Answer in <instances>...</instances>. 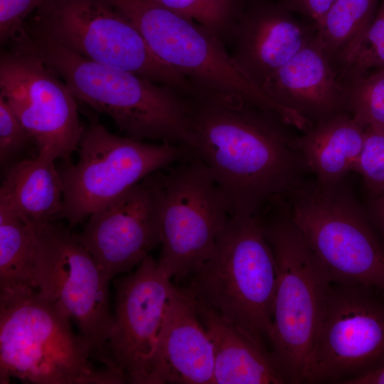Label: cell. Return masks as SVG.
<instances>
[{"mask_svg": "<svg viewBox=\"0 0 384 384\" xmlns=\"http://www.w3.org/2000/svg\"><path fill=\"white\" fill-rule=\"evenodd\" d=\"M191 100L190 154L209 169L233 214L260 215L301 183L304 164L277 114L237 95Z\"/></svg>", "mask_w": 384, "mask_h": 384, "instance_id": "1", "label": "cell"}, {"mask_svg": "<svg viewBox=\"0 0 384 384\" xmlns=\"http://www.w3.org/2000/svg\"><path fill=\"white\" fill-rule=\"evenodd\" d=\"M12 44L38 57L78 101L110 117L126 137L191 145L193 102L174 89L75 53L28 23Z\"/></svg>", "mask_w": 384, "mask_h": 384, "instance_id": "2", "label": "cell"}, {"mask_svg": "<svg viewBox=\"0 0 384 384\" xmlns=\"http://www.w3.org/2000/svg\"><path fill=\"white\" fill-rule=\"evenodd\" d=\"M71 319L38 290L0 287V383L122 384V375L90 361Z\"/></svg>", "mask_w": 384, "mask_h": 384, "instance_id": "3", "label": "cell"}, {"mask_svg": "<svg viewBox=\"0 0 384 384\" xmlns=\"http://www.w3.org/2000/svg\"><path fill=\"white\" fill-rule=\"evenodd\" d=\"M186 279L182 288L195 302L266 346L277 267L259 215H231L210 251Z\"/></svg>", "mask_w": 384, "mask_h": 384, "instance_id": "4", "label": "cell"}, {"mask_svg": "<svg viewBox=\"0 0 384 384\" xmlns=\"http://www.w3.org/2000/svg\"><path fill=\"white\" fill-rule=\"evenodd\" d=\"M260 217L277 267L270 353L287 383H304L332 279L287 212Z\"/></svg>", "mask_w": 384, "mask_h": 384, "instance_id": "5", "label": "cell"}, {"mask_svg": "<svg viewBox=\"0 0 384 384\" xmlns=\"http://www.w3.org/2000/svg\"><path fill=\"white\" fill-rule=\"evenodd\" d=\"M141 33L152 52L183 75L195 95H237L278 115L286 109L270 99L238 67L214 33L155 0H108Z\"/></svg>", "mask_w": 384, "mask_h": 384, "instance_id": "6", "label": "cell"}, {"mask_svg": "<svg viewBox=\"0 0 384 384\" xmlns=\"http://www.w3.org/2000/svg\"><path fill=\"white\" fill-rule=\"evenodd\" d=\"M288 198L289 216L333 282L384 292V245L368 215L341 183L301 182Z\"/></svg>", "mask_w": 384, "mask_h": 384, "instance_id": "7", "label": "cell"}, {"mask_svg": "<svg viewBox=\"0 0 384 384\" xmlns=\"http://www.w3.org/2000/svg\"><path fill=\"white\" fill-rule=\"evenodd\" d=\"M33 14L26 21L70 51L193 95L190 82L159 59L108 0H46Z\"/></svg>", "mask_w": 384, "mask_h": 384, "instance_id": "8", "label": "cell"}, {"mask_svg": "<svg viewBox=\"0 0 384 384\" xmlns=\"http://www.w3.org/2000/svg\"><path fill=\"white\" fill-rule=\"evenodd\" d=\"M76 164H64L63 208L58 218L80 223L151 174L190 155L175 144H151L110 133L94 114L84 128Z\"/></svg>", "mask_w": 384, "mask_h": 384, "instance_id": "9", "label": "cell"}, {"mask_svg": "<svg viewBox=\"0 0 384 384\" xmlns=\"http://www.w3.org/2000/svg\"><path fill=\"white\" fill-rule=\"evenodd\" d=\"M36 289L78 327L92 358L125 378L112 359L109 341L114 325L109 282L89 252L70 230L50 223L35 227Z\"/></svg>", "mask_w": 384, "mask_h": 384, "instance_id": "10", "label": "cell"}, {"mask_svg": "<svg viewBox=\"0 0 384 384\" xmlns=\"http://www.w3.org/2000/svg\"><path fill=\"white\" fill-rule=\"evenodd\" d=\"M161 188L158 267L180 282L203 260L233 215L210 171L191 154L159 171Z\"/></svg>", "mask_w": 384, "mask_h": 384, "instance_id": "11", "label": "cell"}, {"mask_svg": "<svg viewBox=\"0 0 384 384\" xmlns=\"http://www.w3.org/2000/svg\"><path fill=\"white\" fill-rule=\"evenodd\" d=\"M384 366V292L331 282L304 383L348 384Z\"/></svg>", "mask_w": 384, "mask_h": 384, "instance_id": "12", "label": "cell"}, {"mask_svg": "<svg viewBox=\"0 0 384 384\" xmlns=\"http://www.w3.org/2000/svg\"><path fill=\"white\" fill-rule=\"evenodd\" d=\"M0 96L38 151L71 164L84 128L77 100L65 83L33 54L9 44L0 55Z\"/></svg>", "mask_w": 384, "mask_h": 384, "instance_id": "13", "label": "cell"}, {"mask_svg": "<svg viewBox=\"0 0 384 384\" xmlns=\"http://www.w3.org/2000/svg\"><path fill=\"white\" fill-rule=\"evenodd\" d=\"M159 171L90 215L82 233L74 235L108 282L139 265L161 243Z\"/></svg>", "mask_w": 384, "mask_h": 384, "instance_id": "14", "label": "cell"}, {"mask_svg": "<svg viewBox=\"0 0 384 384\" xmlns=\"http://www.w3.org/2000/svg\"><path fill=\"white\" fill-rule=\"evenodd\" d=\"M112 359L128 383L146 384L166 312L176 290L150 255L137 270L114 282Z\"/></svg>", "mask_w": 384, "mask_h": 384, "instance_id": "15", "label": "cell"}, {"mask_svg": "<svg viewBox=\"0 0 384 384\" xmlns=\"http://www.w3.org/2000/svg\"><path fill=\"white\" fill-rule=\"evenodd\" d=\"M316 32L314 23L300 21L278 0H255L243 3L228 41L235 62L261 88Z\"/></svg>", "mask_w": 384, "mask_h": 384, "instance_id": "16", "label": "cell"}, {"mask_svg": "<svg viewBox=\"0 0 384 384\" xmlns=\"http://www.w3.org/2000/svg\"><path fill=\"white\" fill-rule=\"evenodd\" d=\"M214 351L194 302L176 287L146 384H213Z\"/></svg>", "mask_w": 384, "mask_h": 384, "instance_id": "17", "label": "cell"}, {"mask_svg": "<svg viewBox=\"0 0 384 384\" xmlns=\"http://www.w3.org/2000/svg\"><path fill=\"white\" fill-rule=\"evenodd\" d=\"M261 88L274 102L313 125L347 112L344 82L315 36L267 78Z\"/></svg>", "mask_w": 384, "mask_h": 384, "instance_id": "18", "label": "cell"}, {"mask_svg": "<svg viewBox=\"0 0 384 384\" xmlns=\"http://www.w3.org/2000/svg\"><path fill=\"white\" fill-rule=\"evenodd\" d=\"M193 302L213 346V384L287 383L266 346L215 311Z\"/></svg>", "mask_w": 384, "mask_h": 384, "instance_id": "19", "label": "cell"}, {"mask_svg": "<svg viewBox=\"0 0 384 384\" xmlns=\"http://www.w3.org/2000/svg\"><path fill=\"white\" fill-rule=\"evenodd\" d=\"M56 157L41 151L6 171L0 187V204L33 227L53 223L63 208V188Z\"/></svg>", "mask_w": 384, "mask_h": 384, "instance_id": "20", "label": "cell"}, {"mask_svg": "<svg viewBox=\"0 0 384 384\" xmlns=\"http://www.w3.org/2000/svg\"><path fill=\"white\" fill-rule=\"evenodd\" d=\"M366 127L349 112H342L314 124L295 139L296 147L306 167L326 186L341 183L354 171L361 154Z\"/></svg>", "mask_w": 384, "mask_h": 384, "instance_id": "21", "label": "cell"}, {"mask_svg": "<svg viewBox=\"0 0 384 384\" xmlns=\"http://www.w3.org/2000/svg\"><path fill=\"white\" fill-rule=\"evenodd\" d=\"M36 289L35 227L0 204V287Z\"/></svg>", "mask_w": 384, "mask_h": 384, "instance_id": "22", "label": "cell"}, {"mask_svg": "<svg viewBox=\"0 0 384 384\" xmlns=\"http://www.w3.org/2000/svg\"><path fill=\"white\" fill-rule=\"evenodd\" d=\"M380 0H338L316 27L315 38L334 63L360 38Z\"/></svg>", "mask_w": 384, "mask_h": 384, "instance_id": "23", "label": "cell"}, {"mask_svg": "<svg viewBox=\"0 0 384 384\" xmlns=\"http://www.w3.org/2000/svg\"><path fill=\"white\" fill-rule=\"evenodd\" d=\"M335 65L343 81L384 66V0L366 30Z\"/></svg>", "mask_w": 384, "mask_h": 384, "instance_id": "24", "label": "cell"}, {"mask_svg": "<svg viewBox=\"0 0 384 384\" xmlns=\"http://www.w3.org/2000/svg\"><path fill=\"white\" fill-rule=\"evenodd\" d=\"M344 84L346 111L366 127L384 132V66Z\"/></svg>", "mask_w": 384, "mask_h": 384, "instance_id": "25", "label": "cell"}, {"mask_svg": "<svg viewBox=\"0 0 384 384\" xmlns=\"http://www.w3.org/2000/svg\"><path fill=\"white\" fill-rule=\"evenodd\" d=\"M161 6L205 26L224 43L228 41L243 2L241 0H155Z\"/></svg>", "mask_w": 384, "mask_h": 384, "instance_id": "26", "label": "cell"}, {"mask_svg": "<svg viewBox=\"0 0 384 384\" xmlns=\"http://www.w3.org/2000/svg\"><path fill=\"white\" fill-rule=\"evenodd\" d=\"M371 198L384 193V132L367 127L363 148L354 169Z\"/></svg>", "mask_w": 384, "mask_h": 384, "instance_id": "27", "label": "cell"}, {"mask_svg": "<svg viewBox=\"0 0 384 384\" xmlns=\"http://www.w3.org/2000/svg\"><path fill=\"white\" fill-rule=\"evenodd\" d=\"M30 144H34L31 137L12 109L0 96V164L1 168H8L14 164V160Z\"/></svg>", "mask_w": 384, "mask_h": 384, "instance_id": "28", "label": "cell"}, {"mask_svg": "<svg viewBox=\"0 0 384 384\" xmlns=\"http://www.w3.org/2000/svg\"><path fill=\"white\" fill-rule=\"evenodd\" d=\"M46 0H0V42L9 43Z\"/></svg>", "mask_w": 384, "mask_h": 384, "instance_id": "29", "label": "cell"}, {"mask_svg": "<svg viewBox=\"0 0 384 384\" xmlns=\"http://www.w3.org/2000/svg\"><path fill=\"white\" fill-rule=\"evenodd\" d=\"M294 14L302 15L317 27L338 0H278Z\"/></svg>", "mask_w": 384, "mask_h": 384, "instance_id": "30", "label": "cell"}, {"mask_svg": "<svg viewBox=\"0 0 384 384\" xmlns=\"http://www.w3.org/2000/svg\"><path fill=\"white\" fill-rule=\"evenodd\" d=\"M368 217L384 241V193L372 197L369 204Z\"/></svg>", "mask_w": 384, "mask_h": 384, "instance_id": "31", "label": "cell"}, {"mask_svg": "<svg viewBox=\"0 0 384 384\" xmlns=\"http://www.w3.org/2000/svg\"><path fill=\"white\" fill-rule=\"evenodd\" d=\"M348 384H384V366L355 378Z\"/></svg>", "mask_w": 384, "mask_h": 384, "instance_id": "32", "label": "cell"}, {"mask_svg": "<svg viewBox=\"0 0 384 384\" xmlns=\"http://www.w3.org/2000/svg\"><path fill=\"white\" fill-rule=\"evenodd\" d=\"M243 3L245 2H247V1H255V0H241Z\"/></svg>", "mask_w": 384, "mask_h": 384, "instance_id": "33", "label": "cell"}]
</instances>
